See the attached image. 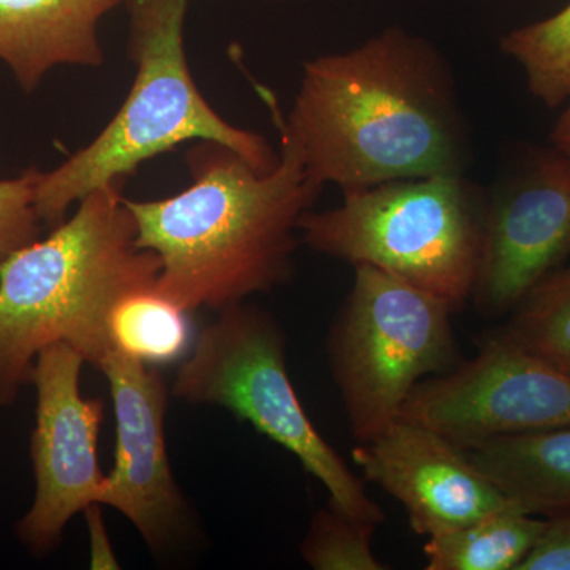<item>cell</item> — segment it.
Wrapping results in <instances>:
<instances>
[{"instance_id": "6da1fadb", "label": "cell", "mask_w": 570, "mask_h": 570, "mask_svg": "<svg viewBox=\"0 0 570 570\" xmlns=\"http://www.w3.org/2000/svg\"><path fill=\"white\" fill-rule=\"evenodd\" d=\"M255 88L322 186L344 193L461 175L471 160L452 70L431 41L406 29L393 26L354 50L307 61L288 116L275 94Z\"/></svg>"}, {"instance_id": "d6986e66", "label": "cell", "mask_w": 570, "mask_h": 570, "mask_svg": "<svg viewBox=\"0 0 570 570\" xmlns=\"http://www.w3.org/2000/svg\"><path fill=\"white\" fill-rule=\"evenodd\" d=\"M374 531L328 502L311 521L299 553L314 570L390 569L374 554Z\"/></svg>"}, {"instance_id": "2e32d148", "label": "cell", "mask_w": 570, "mask_h": 570, "mask_svg": "<svg viewBox=\"0 0 570 570\" xmlns=\"http://www.w3.org/2000/svg\"><path fill=\"white\" fill-rule=\"evenodd\" d=\"M189 314L156 284L134 288L108 311V343L145 365H170L190 352Z\"/></svg>"}, {"instance_id": "7a4b0ae2", "label": "cell", "mask_w": 570, "mask_h": 570, "mask_svg": "<svg viewBox=\"0 0 570 570\" xmlns=\"http://www.w3.org/2000/svg\"><path fill=\"white\" fill-rule=\"evenodd\" d=\"M279 135V163L265 174L228 146L195 141L187 189L160 200L124 198L137 246L159 258L156 287L187 313H220L294 272L299 219L324 186Z\"/></svg>"}, {"instance_id": "603a6c76", "label": "cell", "mask_w": 570, "mask_h": 570, "mask_svg": "<svg viewBox=\"0 0 570 570\" xmlns=\"http://www.w3.org/2000/svg\"><path fill=\"white\" fill-rule=\"evenodd\" d=\"M551 142H553V148L570 156V105L554 124L553 130H551Z\"/></svg>"}, {"instance_id": "52a82bcc", "label": "cell", "mask_w": 570, "mask_h": 570, "mask_svg": "<svg viewBox=\"0 0 570 570\" xmlns=\"http://www.w3.org/2000/svg\"><path fill=\"white\" fill-rule=\"evenodd\" d=\"M354 268L328 360L352 436L367 442L400 417L420 382L459 363V347L442 299L377 266Z\"/></svg>"}, {"instance_id": "e0dca14e", "label": "cell", "mask_w": 570, "mask_h": 570, "mask_svg": "<svg viewBox=\"0 0 570 570\" xmlns=\"http://www.w3.org/2000/svg\"><path fill=\"white\" fill-rule=\"evenodd\" d=\"M499 47L520 63L535 99L549 108L570 100V2L553 17L513 29Z\"/></svg>"}, {"instance_id": "30bf717a", "label": "cell", "mask_w": 570, "mask_h": 570, "mask_svg": "<svg viewBox=\"0 0 570 570\" xmlns=\"http://www.w3.org/2000/svg\"><path fill=\"white\" fill-rule=\"evenodd\" d=\"M569 257L570 156L553 148L487 190L471 299L483 316H508Z\"/></svg>"}, {"instance_id": "5bb4252c", "label": "cell", "mask_w": 570, "mask_h": 570, "mask_svg": "<svg viewBox=\"0 0 570 570\" xmlns=\"http://www.w3.org/2000/svg\"><path fill=\"white\" fill-rule=\"evenodd\" d=\"M513 508L570 515V428L505 434L461 448Z\"/></svg>"}, {"instance_id": "277c9868", "label": "cell", "mask_w": 570, "mask_h": 570, "mask_svg": "<svg viewBox=\"0 0 570 570\" xmlns=\"http://www.w3.org/2000/svg\"><path fill=\"white\" fill-rule=\"evenodd\" d=\"M190 0H129V56L135 80L126 102L85 148L51 171H40L36 212L56 227L92 190L126 184L141 164L189 141H216L255 170H273L279 156L264 137L232 126L198 91L186 50Z\"/></svg>"}, {"instance_id": "ffe728a7", "label": "cell", "mask_w": 570, "mask_h": 570, "mask_svg": "<svg viewBox=\"0 0 570 570\" xmlns=\"http://www.w3.org/2000/svg\"><path fill=\"white\" fill-rule=\"evenodd\" d=\"M40 170L29 168L18 178L0 179V262L36 242L40 219L36 212V184Z\"/></svg>"}, {"instance_id": "7c38bea8", "label": "cell", "mask_w": 570, "mask_h": 570, "mask_svg": "<svg viewBox=\"0 0 570 570\" xmlns=\"http://www.w3.org/2000/svg\"><path fill=\"white\" fill-rule=\"evenodd\" d=\"M352 459L407 512L412 530L436 538L513 508L464 450L438 431L397 417L381 434L356 442Z\"/></svg>"}, {"instance_id": "ba28073f", "label": "cell", "mask_w": 570, "mask_h": 570, "mask_svg": "<svg viewBox=\"0 0 570 570\" xmlns=\"http://www.w3.org/2000/svg\"><path fill=\"white\" fill-rule=\"evenodd\" d=\"M400 417L438 431L460 448L532 431L570 428V373L499 330L475 356L420 382Z\"/></svg>"}, {"instance_id": "d4e9b609", "label": "cell", "mask_w": 570, "mask_h": 570, "mask_svg": "<svg viewBox=\"0 0 570 570\" xmlns=\"http://www.w3.org/2000/svg\"><path fill=\"white\" fill-rule=\"evenodd\" d=\"M570 266V265H569Z\"/></svg>"}, {"instance_id": "8fae6325", "label": "cell", "mask_w": 570, "mask_h": 570, "mask_svg": "<svg viewBox=\"0 0 570 570\" xmlns=\"http://www.w3.org/2000/svg\"><path fill=\"white\" fill-rule=\"evenodd\" d=\"M116 415L115 466L105 475L99 504L118 510L156 553L193 538L189 505L176 483L167 439V385L154 366L110 348L100 360Z\"/></svg>"}, {"instance_id": "cb8c5ba5", "label": "cell", "mask_w": 570, "mask_h": 570, "mask_svg": "<svg viewBox=\"0 0 570 570\" xmlns=\"http://www.w3.org/2000/svg\"><path fill=\"white\" fill-rule=\"evenodd\" d=\"M273 2L287 3V2H296V0H273Z\"/></svg>"}, {"instance_id": "5b68a950", "label": "cell", "mask_w": 570, "mask_h": 570, "mask_svg": "<svg viewBox=\"0 0 570 570\" xmlns=\"http://www.w3.org/2000/svg\"><path fill=\"white\" fill-rule=\"evenodd\" d=\"M343 204L309 209L307 246L351 265H373L438 296L459 313L474 291L487 190L461 175L395 179L344 190Z\"/></svg>"}, {"instance_id": "7402d4cb", "label": "cell", "mask_w": 570, "mask_h": 570, "mask_svg": "<svg viewBox=\"0 0 570 570\" xmlns=\"http://www.w3.org/2000/svg\"><path fill=\"white\" fill-rule=\"evenodd\" d=\"M99 508L100 504H92L85 510L89 538H91V568L119 569V562L116 560L110 539L105 530L104 517Z\"/></svg>"}, {"instance_id": "44dd1931", "label": "cell", "mask_w": 570, "mask_h": 570, "mask_svg": "<svg viewBox=\"0 0 570 570\" xmlns=\"http://www.w3.org/2000/svg\"><path fill=\"white\" fill-rule=\"evenodd\" d=\"M517 570H570V515L547 519L538 542Z\"/></svg>"}, {"instance_id": "9a60e30c", "label": "cell", "mask_w": 570, "mask_h": 570, "mask_svg": "<svg viewBox=\"0 0 570 570\" xmlns=\"http://www.w3.org/2000/svg\"><path fill=\"white\" fill-rule=\"evenodd\" d=\"M547 519L515 508L491 512L482 519L426 540V570H517L528 557Z\"/></svg>"}, {"instance_id": "3957f363", "label": "cell", "mask_w": 570, "mask_h": 570, "mask_svg": "<svg viewBox=\"0 0 570 570\" xmlns=\"http://www.w3.org/2000/svg\"><path fill=\"white\" fill-rule=\"evenodd\" d=\"M122 189L92 190L47 238L0 262V406L31 384L37 356L52 344L99 365L111 348L108 311L127 292L156 284L159 258L137 246Z\"/></svg>"}, {"instance_id": "8992f818", "label": "cell", "mask_w": 570, "mask_h": 570, "mask_svg": "<svg viewBox=\"0 0 570 570\" xmlns=\"http://www.w3.org/2000/svg\"><path fill=\"white\" fill-rule=\"evenodd\" d=\"M285 362L279 324L261 307L239 303L220 311L197 337L176 374L174 395L227 409L250 423L292 453L324 485L332 504L377 530L384 512L307 417Z\"/></svg>"}, {"instance_id": "4fadbf2b", "label": "cell", "mask_w": 570, "mask_h": 570, "mask_svg": "<svg viewBox=\"0 0 570 570\" xmlns=\"http://www.w3.org/2000/svg\"><path fill=\"white\" fill-rule=\"evenodd\" d=\"M122 2L0 0V61L24 92H32L56 67H100V21Z\"/></svg>"}, {"instance_id": "9c48e42d", "label": "cell", "mask_w": 570, "mask_h": 570, "mask_svg": "<svg viewBox=\"0 0 570 570\" xmlns=\"http://www.w3.org/2000/svg\"><path fill=\"white\" fill-rule=\"evenodd\" d=\"M85 356L69 344L43 348L33 363L36 423L31 460L36 493L18 521L17 534L36 557L51 553L67 524L89 505L99 504L105 475L97 445L104 403L81 395Z\"/></svg>"}, {"instance_id": "ac0fdd59", "label": "cell", "mask_w": 570, "mask_h": 570, "mask_svg": "<svg viewBox=\"0 0 570 570\" xmlns=\"http://www.w3.org/2000/svg\"><path fill=\"white\" fill-rule=\"evenodd\" d=\"M499 332L570 373V266L542 281Z\"/></svg>"}]
</instances>
